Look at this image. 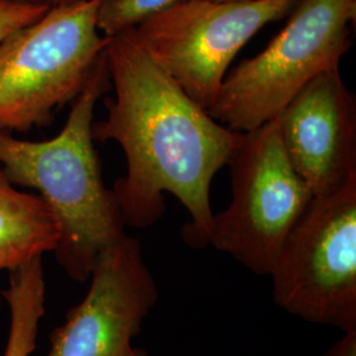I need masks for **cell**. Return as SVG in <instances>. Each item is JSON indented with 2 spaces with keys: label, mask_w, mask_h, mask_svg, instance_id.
<instances>
[{
  "label": "cell",
  "mask_w": 356,
  "mask_h": 356,
  "mask_svg": "<svg viewBox=\"0 0 356 356\" xmlns=\"http://www.w3.org/2000/svg\"><path fill=\"white\" fill-rule=\"evenodd\" d=\"M104 57L114 95L106 118L94 122V141H116L126 175L114 184L126 227L144 229L165 214L172 194L188 210L182 238L207 247L214 213L210 186L227 165L241 132L216 122L194 102L144 48L135 28L107 38Z\"/></svg>",
  "instance_id": "obj_1"
},
{
  "label": "cell",
  "mask_w": 356,
  "mask_h": 356,
  "mask_svg": "<svg viewBox=\"0 0 356 356\" xmlns=\"http://www.w3.org/2000/svg\"><path fill=\"white\" fill-rule=\"evenodd\" d=\"M110 88L103 51L57 136L28 141L0 132V168L15 186L38 191L48 206L60 232L53 254L76 282L89 280L101 252L127 235L91 134L95 106Z\"/></svg>",
  "instance_id": "obj_2"
},
{
  "label": "cell",
  "mask_w": 356,
  "mask_h": 356,
  "mask_svg": "<svg viewBox=\"0 0 356 356\" xmlns=\"http://www.w3.org/2000/svg\"><path fill=\"white\" fill-rule=\"evenodd\" d=\"M288 16L264 51L225 76L207 108L216 122L236 132L260 127L351 49L356 0H298Z\"/></svg>",
  "instance_id": "obj_3"
},
{
  "label": "cell",
  "mask_w": 356,
  "mask_h": 356,
  "mask_svg": "<svg viewBox=\"0 0 356 356\" xmlns=\"http://www.w3.org/2000/svg\"><path fill=\"white\" fill-rule=\"evenodd\" d=\"M98 4L51 7L0 41V132L49 126L85 89L107 44L97 28Z\"/></svg>",
  "instance_id": "obj_4"
},
{
  "label": "cell",
  "mask_w": 356,
  "mask_h": 356,
  "mask_svg": "<svg viewBox=\"0 0 356 356\" xmlns=\"http://www.w3.org/2000/svg\"><path fill=\"white\" fill-rule=\"evenodd\" d=\"M275 304L296 318L356 329V175L313 195L269 273Z\"/></svg>",
  "instance_id": "obj_5"
},
{
  "label": "cell",
  "mask_w": 356,
  "mask_h": 356,
  "mask_svg": "<svg viewBox=\"0 0 356 356\" xmlns=\"http://www.w3.org/2000/svg\"><path fill=\"white\" fill-rule=\"evenodd\" d=\"M231 202L214 214L207 245L269 276L286 235L313 194L291 165L277 118L247 132L229 156Z\"/></svg>",
  "instance_id": "obj_6"
},
{
  "label": "cell",
  "mask_w": 356,
  "mask_h": 356,
  "mask_svg": "<svg viewBox=\"0 0 356 356\" xmlns=\"http://www.w3.org/2000/svg\"><path fill=\"white\" fill-rule=\"evenodd\" d=\"M298 0H181L135 26L144 48L194 102L207 110L229 64L268 23Z\"/></svg>",
  "instance_id": "obj_7"
},
{
  "label": "cell",
  "mask_w": 356,
  "mask_h": 356,
  "mask_svg": "<svg viewBox=\"0 0 356 356\" xmlns=\"http://www.w3.org/2000/svg\"><path fill=\"white\" fill-rule=\"evenodd\" d=\"M86 296L51 334L45 356H149L135 347L159 288L141 244L126 235L98 256Z\"/></svg>",
  "instance_id": "obj_8"
},
{
  "label": "cell",
  "mask_w": 356,
  "mask_h": 356,
  "mask_svg": "<svg viewBox=\"0 0 356 356\" xmlns=\"http://www.w3.org/2000/svg\"><path fill=\"white\" fill-rule=\"evenodd\" d=\"M277 122L286 157L313 195L356 175V99L339 66L309 82Z\"/></svg>",
  "instance_id": "obj_9"
},
{
  "label": "cell",
  "mask_w": 356,
  "mask_h": 356,
  "mask_svg": "<svg viewBox=\"0 0 356 356\" xmlns=\"http://www.w3.org/2000/svg\"><path fill=\"white\" fill-rule=\"evenodd\" d=\"M58 239L56 219L45 202L15 186L0 168V273L54 252ZM4 304L0 288V307Z\"/></svg>",
  "instance_id": "obj_10"
},
{
  "label": "cell",
  "mask_w": 356,
  "mask_h": 356,
  "mask_svg": "<svg viewBox=\"0 0 356 356\" xmlns=\"http://www.w3.org/2000/svg\"><path fill=\"white\" fill-rule=\"evenodd\" d=\"M3 297L10 309V330L3 356H31L36 348L38 326L45 314L47 284L42 257L10 272Z\"/></svg>",
  "instance_id": "obj_11"
},
{
  "label": "cell",
  "mask_w": 356,
  "mask_h": 356,
  "mask_svg": "<svg viewBox=\"0 0 356 356\" xmlns=\"http://www.w3.org/2000/svg\"><path fill=\"white\" fill-rule=\"evenodd\" d=\"M178 1L181 0H99L97 28L103 36L111 38L166 11Z\"/></svg>",
  "instance_id": "obj_12"
},
{
  "label": "cell",
  "mask_w": 356,
  "mask_h": 356,
  "mask_svg": "<svg viewBox=\"0 0 356 356\" xmlns=\"http://www.w3.org/2000/svg\"><path fill=\"white\" fill-rule=\"evenodd\" d=\"M49 7L16 0H0V41L38 20Z\"/></svg>",
  "instance_id": "obj_13"
},
{
  "label": "cell",
  "mask_w": 356,
  "mask_h": 356,
  "mask_svg": "<svg viewBox=\"0 0 356 356\" xmlns=\"http://www.w3.org/2000/svg\"><path fill=\"white\" fill-rule=\"evenodd\" d=\"M323 356H356V329L343 331V337L330 346Z\"/></svg>",
  "instance_id": "obj_14"
},
{
  "label": "cell",
  "mask_w": 356,
  "mask_h": 356,
  "mask_svg": "<svg viewBox=\"0 0 356 356\" xmlns=\"http://www.w3.org/2000/svg\"><path fill=\"white\" fill-rule=\"evenodd\" d=\"M16 1H24V3H31V4H38V6H45V7H60V6H70L81 3L85 0H16Z\"/></svg>",
  "instance_id": "obj_15"
},
{
  "label": "cell",
  "mask_w": 356,
  "mask_h": 356,
  "mask_svg": "<svg viewBox=\"0 0 356 356\" xmlns=\"http://www.w3.org/2000/svg\"><path fill=\"white\" fill-rule=\"evenodd\" d=\"M219 1H222V0H219Z\"/></svg>",
  "instance_id": "obj_16"
}]
</instances>
